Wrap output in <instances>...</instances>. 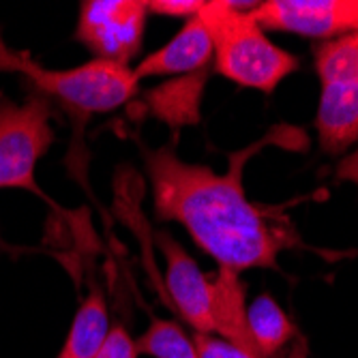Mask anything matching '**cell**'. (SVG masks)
Masks as SVG:
<instances>
[{
  "instance_id": "4fadbf2b",
  "label": "cell",
  "mask_w": 358,
  "mask_h": 358,
  "mask_svg": "<svg viewBox=\"0 0 358 358\" xmlns=\"http://www.w3.org/2000/svg\"><path fill=\"white\" fill-rule=\"evenodd\" d=\"M320 82H358V32L322 43L315 52Z\"/></svg>"
},
{
  "instance_id": "5b68a950",
  "label": "cell",
  "mask_w": 358,
  "mask_h": 358,
  "mask_svg": "<svg viewBox=\"0 0 358 358\" xmlns=\"http://www.w3.org/2000/svg\"><path fill=\"white\" fill-rule=\"evenodd\" d=\"M146 15L144 0H88L80 9L76 39L96 60L129 67V60L142 48Z\"/></svg>"
},
{
  "instance_id": "30bf717a",
  "label": "cell",
  "mask_w": 358,
  "mask_h": 358,
  "mask_svg": "<svg viewBox=\"0 0 358 358\" xmlns=\"http://www.w3.org/2000/svg\"><path fill=\"white\" fill-rule=\"evenodd\" d=\"M210 317L215 333H219L221 339L262 358L249 331L245 283L241 281V273L219 266L217 277L210 281Z\"/></svg>"
},
{
  "instance_id": "2e32d148",
  "label": "cell",
  "mask_w": 358,
  "mask_h": 358,
  "mask_svg": "<svg viewBox=\"0 0 358 358\" xmlns=\"http://www.w3.org/2000/svg\"><path fill=\"white\" fill-rule=\"evenodd\" d=\"M94 358H138L136 341L129 337L124 327H114Z\"/></svg>"
},
{
  "instance_id": "ac0fdd59",
  "label": "cell",
  "mask_w": 358,
  "mask_h": 358,
  "mask_svg": "<svg viewBox=\"0 0 358 358\" xmlns=\"http://www.w3.org/2000/svg\"><path fill=\"white\" fill-rule=\"evenodd\" d=\"M287 358H309L307 356V343H305V339H299L294 345H292Z\"/></svg>"
},
{
  "instance_id": "9c48e42d",
  "label": "cell",
  "mask_w": 358,
  "mask_h": 358,
  "mask_svg": "<svg viewBox=\"0 0 358 358\" xmlns=\"http://www.w3.org/2000/svg\"><path fill=\"white\" fill-rule=\"evenodd\" d=\"M317 136L324 150L341 152L358 142V82L322 84Z\"/></svg>"
},
{
  "instance_id": "7c38bea8",
  "label": "cell",
  "mask_w": 358,
  "mask_h": 358,
  "mask_svg": "<svg viewBox=\"0 0 358 358\" xmlns=\"http://www.w3.org/2000/svg\"><path fill=\"white\" fill-rule=\"evenodd\" d=\"M247 320H249L251 337L262 358L275 356L289 339L296 337L294 324L287 320L285 311L268 294L257 296L249 305Z\"/></svg>"
},
{
  "instance_id": "8992f818",
  "label": "cell",
  "mask_w": 358,
  "mask_h": 358,
  "mask_svg": "<svg viewBox=\"0 0 358 358\" xmlns=\"http://www.w3.org/2000/svg\"><path fill=\"white\" fill-rule=\"evenodd\" d=\"M249 15L259 28L317 39L358 32V0H268Z\"/></svg>"
},
{
  "instance_id": "7a4b0ae2",
  "label": "cell",
  "mask_w": 358,
  "mask_h": 358,
  "mask_svg": "<svg viewBox=\"0 0 358 358\" xmlns=\"http://www.w3.org/2000/svg\"><path fill=\"white\" fill-rule=\"evenodd\" d=\"M253 3L204 0L200 20L213 41L217 71L238 86L273 92L289 73L299 69V58L277 48L249 11Z\"/></svg>"
},
{
  "instance_id": "9a60e30c",
  "label": "cell",
  "mask_w": 358,
  "mask_h": 358,
  "mask_svg": "<svg viewBox=\"0 0 358 358\" xmlns=\"http://www.w3.org/2000/svg\"><path fill=\"white\" fill-rule=\"evenodd\" d=\"M193 343H195V350H198V358H257V356L241 350L238 345L225 341V339H217L213 335L195 333Z\"/></svg>"
},
{
  "instance_id": "6da1fadb",
  "label": "cell",
  "mask_w": 358,
  "mask_h": 358,
  "mask_svg": "<svg viewBox=\"0 0 358 358\" xmlns=\"http://www.w3.org/2000/svg\"><path fill=\"white\" fill-rule=\"evenodd\" d=\"M157 217L187 227L219 266L236 273L275 268L283 238L262 208L247 200L238 172L217 174L182 161L172 146L146 155Z\"/></svg>"
},
{
  "instance_id": "5bb4252c",
  "label": "cell",
  "mask_w": 358,
  "mask_h": 358,
  "mask_svg": "<svg viewBox=\"0 0 358 358\" xmlns=\"http://www.w3.org/2000/svg\"><path fill=\"white\" fill-rule=\"evenodd\" d=\"M138 354L152 358H198L193 339L172 320H152L144 335L136 341Z\"/></svg>"
},
{
  "instance_id": "277c9868",
  "label": "cell",
  "mask_w": 358,
  "mask_h": 358,
  "mask_svg": "<svg viewBox=\"0 0 358 358\" xmlns=\"http://www.w3.org/2000/svg\"><path fill=\"white\" fill-rule=\"evenodd\" d=\"M52 110L45 96L13 103L0 94V189L39 191L35 170L54 142Z\"/></svg>"
},
{
  "instance_id": "ba28073f",
  "label": "cell",
  "mask_w": 358,
  "mask_h": 358,
  "mask_svg": "<svg viewBox=\"0 0 358 358\" xmlns=\"http://www.w3.org/2000/svg\"><path fill=\"white\" fill-rule=\"evenodd\" d=\"M213 58V41L200 15L185 22V26L176 32L161 50L142 58V62L134 69V78H152V76H178L193 73L204 69Z\"/></svg>"
},
{
  "instance_id": "52a82bcc",
  "label": "cell",
  "mask_w": 358,
  "mask_h": 358,
  "mask_svg": "<svg viewBox=\"0 0 358 358\" xmlns=\"http://www.w3.org/2000/svg\"><path fill=\"white\" fill-rule=\"evenodd\" d=\"M157 243L166 257V285L178 313L189 322L195 333L213 335V317H210V281L204 277L195 259L174 241L170 234L161 232Z\"/></svg>"
},
{
  "instance_id": "8fae6325",
  "label": "cell",
  "mask_w": 358,
  "mask_h": 358,
  "mask_svg": "<svg viewBox=\"0 0 358 358\" xmlns=\"http://www.w3.org/2000/svg\"><path fill=\"white\" fill-rule=\"evenodd\" d=\"M110 333L108 307L101 292L92 289L78 309L67 341L56 358H94Z\"/></svg>"
},
{
  "instance_id": "e0dca14e",
  "label": "cell",
  "mask_w": 358,
  "mask_h": 358,
  "mask_svg": "<svg viewBox=\"0 0 358 358\" xmlns=\"http://www.w3.org/2000/svg\"><path fill=\"white\" fill-rule=\"evenodd\" d=\"M148 11L170 17H195L204 7V0H150L146 3Z\"/></svg>"
},
{
  "instance_id": "3957f363",
  "label": "cell",
  "mask_w": 358,
  "mask_h": 358,
  "mask_svg": "<svg viewBox=\"0 0 358 358\" xmlns=\"http://www.w3.org/2000/svg\"><path fill=\"white\" fill-rule=\"evenodd\" d=\"M0 71L17 73L37 86L41 96H54L82 114H106L124 106L138 90L129 67L108 60H90L73 69H45L28 52L9 48L0 35Z\"/></svg>"
}]
</instances>
